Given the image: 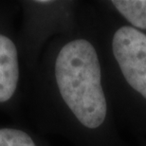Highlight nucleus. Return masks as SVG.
<instances>
[{
  "label": "nucleus",
  "instance_id": "0eeeda50",
  "mask_svg": "<svg viewBox=\"0 0 146 146\" xmlns=\"http://www.w3.org/2000/svg\"><path fill=\"white\" fill-rule=\"evenodd\" d=\"M139 146H146V139H139Z\"/></svg>",
  "mask_w": 146,
  "mask_h": 146
},
{
  "label": "nucleus",
  "instance_id": "7ed1b4c3",
  "mask_svg": "<svg viewBox=\"0 0 146 146\" xmlns=\"http://www.w3.org/2000/svg\"><path fill=\"white\" fill-rule=\"evenodd\" d=\"M22 13L18 44L29 76L37 66L46 46L80 26L86 3L77 0L18 1Z\"/></svg>",
  "mask_w": 146,
  "mask_h": 146
},
{
  "label": "nucleus",
  "instance_id": "20e7f679",
  "mask_svg": "<svg viewBox=\"0 0 146 146\" xmlns=\"http://www.w3.org/2000/svg\"><path fill=\"white\" fill-rule=\"evenodd\" d=\"M18 1L0 2V112L16 116L25 104L27 70L14 17Z\"/></svg>",
  "mask_w": 146,
  "mask_h": 146
},
{
  "label": "nucleus",
  "instance_id": "39448f33",
  "mask_svg": "<svg viewBox=\"0 0 146 146\" xmlns=\"http://www.w3.org/2000/svg\"><path fill=\"white\" fill-rule=\"evenodd\" d=\"M100 3L127 24L146 33V0H104Z\"/></svg>",
  "mask_w": 146,
  "mask_h": 146
},
{
  "label": "nucleus",
  "instance_id": "f257e3e1",
  "mask_svg": "<svg viewBox=\"0 0 146 146\" xmlns=\"http://www.w3.org/2000/svg\"><path fill=\"white\" fill-rule=\"evenodd\" d=\"M25 104L38 129L73 146H126L104 81L91 4L74 33L46 46L28 76Z\"/></svg>",
  "mask_w": 146,
  "mask_h": 146
},
{
  "label": "nucleus",
  "instance_id": "f03ea898",
  "mask_svg": "<svg viewBox=\"0 0 146 146\" xmlns=\"http://www.w3.org/2000/svg\"><path fill=\"white\" fill-rule=\"evenodd\" d=\"M104 81L119 122L146 135V33L91 3Z\"/></svg>",
  "mask_w": 146,
  "mask_h": 146
},
{
  "label": "nucleus",
  "instance_id": "423d86ee",
  "mask_svg": "<svg viewBox=\"0 0 146 146\" xmlns=\"http://www.w3.org/2000/svg\"><path fill=\"white\" fill-rule=\"evenodd\" d=\"M0 146H51L33 131L19 124L0 123Z\"/></svg>",
  "mask_w": 146,
  "mask_h": 146
}]
</instances>
